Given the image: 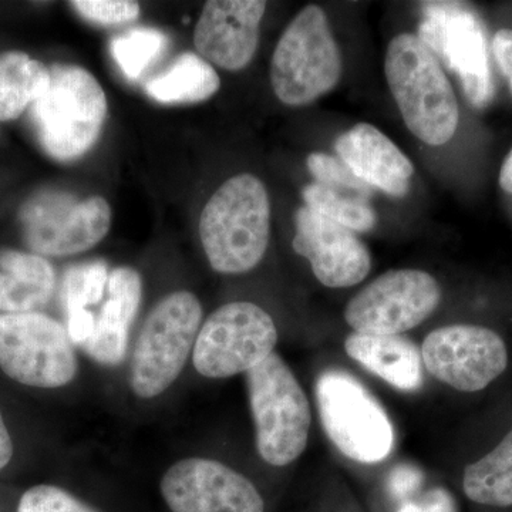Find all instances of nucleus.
<instances>
[{
	"instance_id": "3",
	"label": "nucleus",
	"mask_w": 512,
	"mask_h": 512,
	"mask_svg": "<svg viewBox=\"0 0 512 512\" xmlns=\"http://www.w3.org/2000/svg\"><path fill=\"white\" fill-rule=\"evenodd\" d=\"M107 97L92 73L73 64H55L50 86L29 109L40 147L53 160L74 161L99 140Z\"/></svg>"
},
{
	"instance_id": "7",
	"label": "nucleus",
	"mask_w": 512,
	"mask_h": 512,
	"mask_svg": "<svg viewBox=\"0 0 512 512\" xmlns=\"http://www.w3.org/2000/svg\"><path fill=\"white\" fill-rule=\"evenodd\" d=\"M315 393L323 429L343 456L373 464L392 453L389 416L356 377L345 370H326L316 380Z\"/></svg>"
},
{
	"instance_id": "26",
	"label": "nucleus",
	"mask_w": 512,
	"mask_h": 512,
	"mask_svg": "<svg viewBox=\"0 0 512 512\" xmlns=\"http://www.w3.org/2000/svg\"><path fill=\"white\" fill-rule=\"evenodd\" d=\"M109 269L106 262H83L70 266L63 279V303L66 312L87 309L103 299L104 289L109 284Z\"/></svg>"
},
{
	"instance_id": "2",
	"label": "nucleus",
	"mask_w": 512,
	"mask_h": 512,
	"mask_svg": "<svg viewBox=\"0 0 512 512\" xmlns=\"http://www.w3.org/2000/svg\"><path fill=\"white\" fill-rule=\"evenodd\" d=\"M384 73L406 127L423 143H448L458 127V104L443 67L419 37L403 33L387 47Z\"/></svg>"
},
{
	"instance_id": "8",
	"label": "nucleus",
	"mask_w": 512,
	"mask_h": 512,
	"mask_svg": "<svg viewBox=\"0 0 512 512\" xmlns=\"http://www.w3.org/2000/svg\"><path fill=\"white\" fill-rule=\"evenodd\" d=\"M0 369L25 386L59 389L79 365L62 323L37 312L0 313Z\"/></svg>"
},
{
	"instance_id": "34",
	"label": "nucleus",
	"mask_w": 512,
	"mask_h": 512,
	"mask_svg": "<svg viewBox=\"0 0 512 512\" xmlns=\"http://www.w3.org/2000/svg\"><path fill=\"white\" fill-rule=\"evenodd\" d=\"M13 457V443L10 437L8 427H6L5 420H3L2 413H0V470H3Z\"/></svg>"
},
{
	"instance_id": "25",
	"label": "nucleus",
	"mask_w": 512,
	"mask_h": 512,
	"mask_svg": "<svg viewBox=\"0 0 512 512\" xmlns=\"http://www.w3.org/2000/svg\"><path fill=\"white\" fill-rule=\"evenodd\" d=\"M167 46L163 32L151 28H137L114 37L111 55L121 72L130 80H136Z\"/></svg>"
},
{
	"instance_id": "4",
	"label": "nucleus",
	"mask_w": 512,
	"mask_h": 512,
	"mask_svg": "<svg viewBox=\"0 0 512 512\" xmlns=\"http://www.w3.org/2000/svg\"><path fill=\"white\" fill-rule=\"evenodd\" d=\"M247 384L259 456L271 466H288L308 446L312 423L308 397L275 352L249 370Z\"/></svg>"
},
{
	"instance_id": "32",
	"label": "nucleus",
	"mask_w": 512,
	"mask_h": 512,
	"mask_svg": "<svg viewBox=\"0 0 512 512\" xmlns=\"http://www.w3.org/2000/svg\"><path fill=\"white\" fill-rule=\"evenodd\" d=\"M94 328H96V319L87 309L67 313L66 330L72 343H80L83 346L92 338Z\"/></svg>"
},
{
	"instance_id": "13",
	"label": "nucleus",
	"mask_w": 512,
	"mask_h": 512,
	"mask_svg": "<svg viewBox=\"0 0 512 512\" xmlns=\"http://www.w3.org/2000/svg\"><path fill=\"white\" fill-rule=\"evenodd\" d=\"M424 366L458 392L477 393L507 370L510 355L495 330L478 325H450L433 330L421 346Z\"/></svg>"
},
{
	"instance_id": "28",
	"label": "nucleus",
	"mask_w": 512,
	"mask_h": 512,
	"mask_svg": "<svg viewBox=\"0 0 512 512\" xmlns=\"http://www.w3.org/2000/svg\"><path fill=\"white\" fill-rule=\"evenodd\" d=\"M18 512H99L55 485H36L20 498Z\"/></svg>"
},
{
	"instance_id": "24",
	"label": "nucleus",
	"mask_w": 512,
	"mask_h": 512,
	"mask_svg": "<svg viewBox=\"0 0 512 512\" xmlns=\"http://www.w3.org/2000/svg\"><path fill=\"white\" fill-rule=\"evenodd\" d=\"M306 208L353 232L372 231L377 224L375 210L366 198L349 191L335 190L319 183L303 188Z\"/></svg>"
},
{
	"instance_id": "23",
	"label": "nucleus",
	"mask_w": 512,
	"mask_h": 512,
	"mask_svg": "<svg viewBox=\"0 0 512 512\" xmlns=\"http://www.w3.org/2000/svg\"><path fill=\"white\" fill-rule=\"evenodd\" d=\"M463 490L473 503L488 507H511L512 429L493 450L466 467Z\"/></svg>"
},
{
	"instance_id": "18",
	"label": "nucleus",
	"mask_w": 512,
	"mask_h": 512,
	"mask_svg": "<svg viewBox=\"0 0 512 512\" xmlns=\"http://www.w3.org/2000/svg\"><path fill=\"white\" fill-rule=\"evenodd\" d=\"M107 288L109 299L83 349L97 363L116 366L126 356L128 335L143 298V281L136 269L120 266L111 272Z\"/></svg>"
},
{
	"instance_id": "10",
	"label": "nucleus",
	"mask_w": 512,
	"mask_h": 512,
	"mask_svg": "<svg viewBox=\"0 0 512 512\" xmlns=\"http://www.w3.org/2000/svg\"><path fill=\"white\" fill-rule=\"evenodd\" d=\"M23 238L40 256L82 254L109 234L111 208L101 197L80 200L69 192H37L19 212Z\"/></svg>"
},
{
	"instance_id": "22",
	"label": "nucleus",
	"mask_w": 512,
	"mask_h": 512,
	"mask_svg": "<svg viewBox=\"0 0 512 512\" xmlns=\"http://www.w3.org/2000/svg\"><path fill=\"white\" fill-rule=\"evenodd\" d=\"M50 86V69L26 53L0 55V121L19 119Z\"/></svg>"
},
{
	"instance_id": "29",
	"label": "nucleus",
	"mask_w": 512,
	"mask_h": 512,
	"mask_svg": "<svg viewBox=\"0 0 512 512\" xmlns=\"http://www.w3.org/2000/svg\"><path fill=\"white\" fill-rule=\"evenodd\" d=\"M70 6L84 19L99 25H121L140 15V5L130 0H73Z\"/></svg>"
},
{
	"instance_id": "16",
	"label": "nucleus",
	"mask_w": 512,
	"mask_h": 512,
	"mask_svg": "<svg viewBox=\"0 0 512 512\" xmlns=\"http://www.w3.org/2000/svg\"><path fill=\"white\" fill-rule=\"evenodd\" d=\"M266 2L210 0L194 30V45L210 64L238 72L254 59Z\"/></svg>"
},
{
	"instance_id": "19",
	"label": "nucleus",
	"mask_w": 512,
	"mask_h": 512,
	"mask_svg": "<svg viewBox=\"0 0 512 512\" xmlns=\"http://www.w3.org/2000/svg\"><path fill=\"white\" fill-rule=\"evenodd\" d=\"M346 353L359 365L403 392H416L423 386V357L412 340L402 336L350 333Z\"/></svg>"
},
{
	"instance_id": "1",
	"label": "nucleus",
	"mask_w": 512,
	"mask_h": 512,
	"mask_svg": "<svg viewBox=\"0 0 512 512\" xmlns=\"http://www.w3.org/2000/svg\"><path fill=\"white\" fill-rule=\"evenodd\" d=\"M271 237V202L264 183L239 174L221 185L205 205L200 238L215 272L245 274L264 258Z\"/></svg>"
},
{
	"instance_id": "30",
	"label": "nucleus",
	"mask_w": 512,
	"mask_h": 512,
	"mask_svg": "<svg viewBox=\"0 0 512 512\" xmlns=\"http://www.w3.org/2000/svg\"><path fill=\"white\" fill-rule=\"evenodd\" d=\"M423 483L424 474L420 468L413 464H400V466L394 467L387 477V493L393 500L403 504L419 491Z\"/></svg>"
},
{
	"instance_id": "15",
	"label": "nucleus",
	"mask_w": 512,
	"mask_h": 512,
	"mask_svg": "<svg viewBox=\"0 0 512 512\" xmlns=\"http://www.w3.org/2000/svg\"><path fill=\"white\" fill-rule=\"evenodd\" d=\"M295 225L293 249L311 262L320 284L350 288L369 275L372 255L355 232L306 207L296 212Z\"/></svg>"
},
{
	"instance_id": "21",
	"label": "nucleus",
	"mask_w": 512,
	"mask_h": 512,
	"mask_svg": "<svg viewBox=\"0 0 512 512\" xmlns=\"http://www.w3.org/2000/svg\"><path fill=\"white\" fill-rule=\"evenodd\" d=\"M221 87L212 64L194 53H184L174 63L146 83V93L163 104L201 103L211 99Z\"/></svg>"
},
{
	"instance_id": "9",
	"label": "nucleus",
	"mask_w": 512,
	"mask_h": 512,
	"mask_svg": "<svg viewBox=\"0 0 512 512\" xmlns=\"http://www.w3.org/2000/svg\"><path fill=\"white\" fill-rule=\"evenodd\" d=\"M278 330L269 313L251 302L222 305L205 320L195 340V369L208 379L248 373L274 353Z\"/></svg>"
},
{
	"instance_id": "17",
	"label": "nucleus",
	"mask_w": 512,
	"mask_h": 512,
	"mask_svg": "<svg viewBox=\"0 0 512 512\" xmlns=\"http://www.w3.org/2000/svg\"><path fill=\"white\" fill-rule=\"evenodd\" d=\"M336 153L359 180L392 197H406L414 165L372 124L359 123L336 140Z\"/></svg>"
},
{
	"instance_id": "20",
	"label": "nucleus",
	"mask_w": 512,
	"mask_h": 512,
	"mask_svg": "<svg viewBox=\"0 0 512 512\" xmlns=\"http://www.w3.org/2000/svg\"><path fill=\"white\" fill-rule=\"evenodd\" d=\"M55 269L43 256L0 251V313L33 312L55 291Z\"/></svg>"
},
{
	"instance_id": "6",
	"label": "nucleus",
	"mask_w": 512,
	"mask_h": 512,
	"mask_svg": "<svg viewBox=\"0 0 512 512\" xmlns=\"http://www.w3.org/2000/svg\"><path fill=\"white\" fill-rule=\"evenodd\" d=\"M202 308L194 293L165 296L150 312L131 360L130 386L140 399H154L178 379L194 350Z\"/></svg>"
},
{
	"instance_id": "35",
	"label": "nucleus",
	"mask_w": 512,
	"mask_h": 512,
	"mask_svg": "<svg viewBox=\"0 0 512 512\" xmlns=\"http://www.w3.org/2000/svg\"><path fill=\"white\" fill-rule=\"evenodd\" d=\"M500 185L505 192L512 195V150L508 157L505 158L503 167H501Z\"/></svg>"
},
{
	"instance_id": "27",
	"label": "nucleus",
	"mask_w": 512,
	"mask_h": 512,
	"mask_svg": "<svg viewBox=\"0 0 512 512\" xmlns=\"http://www.w3.org/2000/svg\"><path fill=\"white\" fill-rule=\"evenodd\" d=\"M306 163H308L309 171L318 180L319 184L335 188V190L353 192V194L360 195L366 200L372 194V188L359 180L350 171L348 165L339 161L338 158L328 156L325 153H312Z\"/></svg>"
},
{
	"instance_id": "31",
	"label": "nucleus",
	"mask_w": 512,
	"mask_h": 512,
	"mask_svg": "<svg viewBox=\"0 0 512 512\" xmlns=\"http://www.w3.org/2000/svg\"><path fill=\"white\" fill-rule=\"evenodd\" d=\"M397 512H457L456 501L446 488H433L419 500H409Z\"/></svg>"
},
{
	"instance_id": "12",
	"label": "nucleus",
	"mask_w": 512,
	"mask_h": 512,
	"mask_svg": "<svg viewBox=\"0 0 512 512\" xmlns=\"http://www.w3.org/2000/svg\"><path fill=\"white\" fill-rule=\"evenodd\" d=\"M440 301V285L433 276L420 269H396L353 296L345 320L355 332L400 335L430 318Z\"/></svg>"
},
{
	"instance_id": "5",
	"label": "nucleus",
	"mask_w": 512,
	"mask_h": 512,
	"mask_svg": "<svg viewBox=\"0 0 512 512\" xmlns=\"http://www.w3.org/2000/svg\"><path fill=\"white\" fill-rule=\"evenodd\" d=\"M342 70V55L328 16L319 6H306L286 26L272 56L276 97L292 107L311 104L335 89Z\"/></svg>"
},
{
	"instance_id": "11",
	"label": "nucleus",
	"mask_w": 512,
	"mask_h": 512,
	"mask_svg": "<svg viewBox=\"0 0 512 512\" xmlns=\"http://www.w3.org/2000/svg\"><path fill=\"white\" fill-rule=\"evenodd\" d=\"M419 39L460 77L474 107L483 109L494 96L483 22L463 3H424Z\"/></svg>"
},
{
	"instance_id": "33",
	"label": "nucleus",
	"mask_w": 512,
	"mask_h": 512,
	"mask_svg": "<svg viewBox=\"0 0 512 512\" xmlns=\"http://www.w3.org/2000/svg\"><path fill=\"white\" fill-rule=\"evenodd\" d=\"M493 52L495 60H497L500 69L503 70L508 82H510L512 90V30L501 29L495 33Z\"/></svg>"
},
{
	"instance_id": "14",
	"label": "nucleus",
	"mask_w": 512,
	"mask_h": 512,
	"mask_svg": "<svg viewBox=\"0 0 512 512\" xmlns=\"http://www.w3.org/2000/svg\"><path fill=\"white\" fill-rule=\"evenodd\" d=\"M173 512H265L264 500L247 477L210 458H184L160 483Z\"/></svg>"
}]
</instances>
